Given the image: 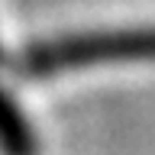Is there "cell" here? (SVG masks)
Instances as JSON below:
<instances>
[{"label": "cell", "mask_w": 155, "mask_h": 155, "mask_svg": "<svg viewBox=\"0 0 155 155\" xmlns=\"http://www.w3.org/2000/svg\"><path fill=\"white\" fill-rule=\"evenodd\" d=\"M0 149L3 155H36V136L3 87H0Z\"/></svg>", "instance_id": "7a4b0ae2"}, {"label": "cell", "mask_w": 155, "mask_h": 155, "mask_svg": "<svg viewBox=\"0 0 155 155\" xmlns=\"http://www.w3.org/2000/svg\"><path fill=\"white\" fill-rule=\"evenodd\" d=\"M113 61H155V26L45 39L23 52L19 68L32 78H45L71 68L113 65Z\"/></svg>", "instance_id": "6da1fadb"}]
</instances>
